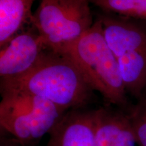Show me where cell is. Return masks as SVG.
Returning <instances> with one entry per match:
<instances>
[{
  "mask_svg": "<svg viewBox=\"0 0 146 146\" xmlns=\"http://www.w3.org/2000/svg\"><path fill=\"white\" fill-rule=\"evenodd\" d=\"M0 89L27 91L65 111L86 108L94 99V90L76 64L64 54L50 49L43 51L27 72L1 78Z\"/></svg>",
  "mask_w": 146,
  "mask_h": 146,
  "instance_id": "cell-1",
  "label": "cell"
},
{
  "mask_svg": "<svg viewBox=\"0 0 146 146\" xmlns=\"http://www.w3.org/2000/svg\"><path fill=\"white\" fill-rule=\"evenodd\" d=\"M54 52L64 54L76 64L107 105L126 112L130 109L118 61L108 45L99 20L79 39Z\"/></svg>",
  "mask_w": 146,
  "mask_h": 146,
  "instance_id": "cell-2",
  "label": "cell"
},
{
  "mask_svg": "<svg viewBox=\"0 0 146 146\" xmlns=\"http://www.w3.org/2000/svg\"><path fill=\"white\" fill-rule=\"evenodd\" d=\"M0 128L22 141L38 144L67 111L27 91L0 89Z\"/></svg>",
  "mask_w": 146,
  "mask_h": 146,
  "instance_id": "cell-3",
  "label": "cell"
},
{
  "mask_svg": "<svg viewBox=\"0 0 146 146\" xmlns=\"http://www.w3.org/2000/svg\"><path fill=\"white\" fill-rule=\"evenodd\" d=\"M88 0H41L32 26L47 49L57 51L79 39L94 25Z\"/></svg>",
  "mask_w": 146,
  "mask_h": 146,
  "instance_id": "cell-4",
  "label": "cell"
},
{
  "mask_svg": "<svg viewBox=\"0 0 146 146\" xmlns=\"http://www.w3.org/2000/svg\"><path fill=\"white\" fill-rule=\"evenodd\" d=\"M46 48L36 29L23 31L1 47L0 77L20 76L27 72Z\"/></svg>",
  "mask_w": 146,
  "mask_h": 146,
  "instance_id": "cell-5",
  "label": "cell"
},
{
  "mask_svg": "<svg viewBox=\"0 0 146 146\" xmlns=\"http://www.w3.org/2000/svg\"><path fill=\"white\" fill-rule=\"evenodd\" d=\"M96 109L66 112L49 133L46 146H94Z\"/></svg>",
  "mask_w": 146,
  "mask_h": 146,
  "instance_id": "cell-6",
  "label": "cell"
},
{
  "mask_svg": "<svg viewBox=\"0 0 146 146\" xmlns=\"http://www.w3.org/2000/svg\"><path fill=\"white\" fill-rule=\"evenodd\" d=\"M35 0H0V47L31 24L32 6Z\"/></svg>",
  "mask_w": 146,
  "mask_h": 146,
  "instance_id": "cell-7",
  "label": "cell"
},
{
  "mask_svg": "<svg viewBox=\"0 0 146 146\" xmlns=\"http://www.w3.org/2000/svg\"><path fill=\"white\" fill-rule=\"evenodd\" d=\"M117 108L111 105L96 109L94 146H112Z\"/></svg>",
  "mask_w": 146,
  "mask_h": 146,
  "instance_id": "cell-8",
  "label": "cell"
},
{
  "mask_svg": "<svg viewBox=\"0 0 146 146\" xmlns=\"http://www.w3.org/2000/svg\"><path fill=\"white\" fill-rule=\"evenodd\" d=\"M103 12L116 14L124 17L143 20L140 5L137 0H88Z\"/></svg>",
  "mask_w": 146,
  "mask_h": 146,
  "instance_id": "cell-9",
  "label": "cell"
},
{
  "mask_svg": "<svg viewBox=\"0 0 146 146\" xmlns=\"http://www.w3.org/2000/svg\"><path fill=\"white\" fill-rule=\"evenodd\" d=\"M127 113L137 145L146 146V94L138 100Z\"/></svg>",
  "mask_w": 146,
  "mask_h": 146,
  "instance_id": "cell-10",
  "label": "cell"
},
{
  "mask_svg": "<svg viewBox=\"0 0 146 146\" xmlns=\"http://www.w3.org/2000/svg\"><path fill=\"white\" fill-rule=\"evenodd\" d=\"M0 146H36V143H26L10 135L5 131L0 130Z\"/></svg>",
  "mask_w": 146,
  "mask_h": 146,
  "instance_id": "cell-11",
  "label": "cell"
},
{
  "mask_svg": "<svg viewBox=\"0 0 146 146\" xmlns=\"http://www.w3.org/2000/svg\"><path fill=\"white\" fill-rule=\"evenodd\" d=\"M143 12L144 21H146V0H137Z\"/></svg>",
  "mask_w": 146,
  "mask_h": 146,
  "instance_id": "cell-12",
  "label": "cell"
}]
</instances>
